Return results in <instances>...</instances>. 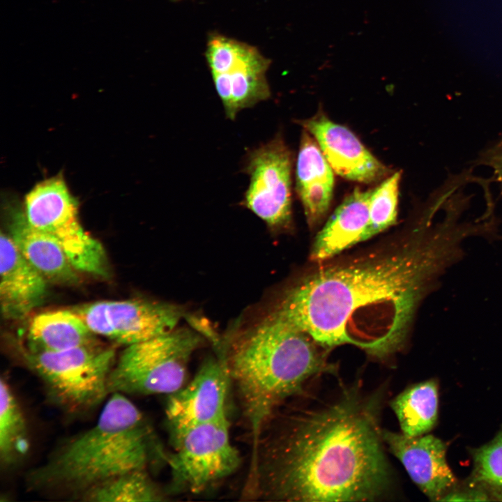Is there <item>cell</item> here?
I'll use <instances>...</instances> for the list:
<instances>
[{
    "label": "cell",
    "instance_id": "cell-1",
    "mask_svg": "<svg viewBox=\"0 0 502 502\" xmlns=\"http://www.w3.org/2000/svg\"><path fill=\"white\" fill-rule=\"evenodd\" d=\"M428 206L417 227L356 254L317 264L283 294L273 313L324 348L360 347L383 359L404 346L418 307L470 229Z\"/></svg>",
    "mask_w": 502,
    "mask_h": 502
},
{
    "label": "cell",
    "instance_id": "cell-2",
    "mask_svg": "<svg viewBox=\"0 0 502 502\" xmlns=\"http://www.w3.org/2000/svg\"><path fill=\"white\" fill-rule=\"evenodd\" d=\"M384 393L357 382L331 398L276 411L250 464L248 492L291 502L395 498L380 423Z\"/></svg>",
    "mask_w": 502,
    "mask_h": 502
},
{
    "label": "cell",
    "instance_id": "cell-3",
    "mask_svg": "<svg viewBox=\"0 0 502 502\" xmlns=\"http://www.w3.org/2000/svg\"><path fill=\"white\" fill-rule=\"evenodd\" d=\"M223 358L250 429L252 457L262 432L285 402L305 393L313 379L336 374L329 350L271 313L231 346Z\"/></svg>",
    "mask_w": 502,
    "mask_h": 502
},
{
    "label": "cell",
    "instance_id": "cell-4",
    "mask_svg": "<svg viewBox=\"0 0 502 502\" xmlns=\"http://www.w3.org/2000/svg\"><path fill=\"white\" fill-rule=\"evenodd\" d=\"M154 435L126 395H109L95 425L61 446L26 477L29 490L81 499L116 476L146 470L159 454Z\"/></svg>",
    "mask_w": 502,
    "mask_h": 502
},
{
    "label": "cell",
    "instance_id": "cell-5",
    "mask_svg": "<svg viewBox=\"0 0 502 502\" xmlns=\"http://www.w3.org/2000/svg\"><path fill=\"white\" fill-rule=\"evenodd\" d=\"M20 353L50 397L68 413L89 411L110 395L108 381L116 361L115 350L111 347L98 342L45 351L22 345Z\"/></svg>",
    "mask_w": 502,
    "mask_h": 502
},
{
    "label": "cell",
    "instance_id": "cell-6",
    "mask_svg": "<svg viewBox=\"0 0 502 502\" xmlns=\"http://www.w3.org/2000/svg\"><path fill=\"white\" fill-rule=\"evenodd\" d=\"M202 338L188 328L126 346L109 374V394L169 395L185 383L190 358Z\"/></svg>",
    "mask_w": 502,
    "mask_h": 502
},
{
    "label": "cell",
    "instance_id": "cell-7",
    "mask_svg": "<svg viewBox=\"0 0 502 502\" xmlns=\"http://www.w3.org/2000/svg\"><path fill=\"white\" fill-rule=\"evenodd\" d=\"M174 451L167 457L174 482L200 493L233 473L240 464L231 443L227 417L172 432Z\"/></svg>",
    "mask_w": 502,
    "mask_h": 502
},
{
    "label": "cell",
    "instance_id": "cell-8",
    "mask_svg": "<svg viewBox=\"0 0 502 502\" xmlns=\"http://www.w3.org/2000/svg\"><path fill=\"white\" fill-rule=\"evenodd\" d=\"M292 162L291 152L279 134L245 158L250 182L242 204L273 230L292 225Z\"/></svg>",
    "mask_w": 502,
    "mask_h": 502
},
{
    "label": "cell",
    "instance_id": "cell-9",
    "mask_svg": "<svg viewBox=\"0 0 502 502\" xmlns=\"http://www.w3.org/2000/svg\"><path fill=\"white\" fill-rule=\"evenodd\" d=\"M73 310L95 335L126 346L171 332L183 315L177 305L144 299L98 301Z\"/></svg>",
    "mask_w": 502,
    "mask_h": 502
},
{
    "label": "cell",
    "instance_id": "cell-10",
    "mask_svg": "<svg viewBox=\"0 0 502 502\" xmlns=\"http://www.w3.org/2000/svg\"><path fill=\"white\" fill-rule=\"evenodd\" d=\"M229 372L224 359H207L193 379L168 395L165 414L172 432L226 416Z\"/></svg>",
    "mask_w": 502,
    "mask_h": 502
},
{
    "label": "cell",
    "instance_id": "cell-11",
    "mask_svg": "<svg viewBox=\"0 0 502 502\" xmlns=\"http://www.w3.org/2000/svg\"><path fill=\"white\" fill-rule=\"evenodd\" d=\"M300 123L313 136L333 172L342 178L372 183L389 174L390 169L370 152L352 131L333 122L323 112Z\"/></svg>",
    "mask_w": 502,
    "mask_h": 502
},
{
    "label": "cell",
    "instance_id": "cell-12",
    "mask_svg": "<svg viewBox=\"0 0 502 502\" xmlns=\"http://www.w3.org/2000/svg\"><path fill=\"white\" fill-rule=\"evenodd\" d=\"M389 452L403 465L412 481L431 501H441L455 484L446 461V444L432 435L409 436L383 429Z\"/></svg>",
    "mask_w": 502,
    "mask_h": 502
},
{
    "label": "cell",
    "instance_id": "cell-13",
    "mask_svg": "<svg viewBox=\"0 0 502 502\" xmlns=\"http://www.w3.org/2000/svg\"><path fill=\"white\" fill-rule=\"evenodd\" d=\"M0 275L1 310L5 318L22 319L45 298L47 280L22 255L11 236L3 232Z\"/></svg>",
    "mask_w": 502,
    "mask_h": 502
},
{
    "label": "cell",
    "instance_id": "cell-14",
    "mask_svg": "<svg viewBox=\"0 0 502 502\" xmlns=\"http://www.w3.org/2000/svg\"><path fill=\"white\" fill-rule=\"evenodd\" d=\"M334 172L317 141L303 130L296 171V190L310 228L319 225L330 208Z\"/></svg>",
    "mask_w": 502,
    "mask_h": 502
},
{
    "label": "cell",
    "instance_id": "cell-15",
    "mask_svg": "<svg viewBox=\"0 0 502 502\" xmlns=\"http://www.w3.org/2000/svg\"><path fill=\"white\" fill-rule=\"evenodd\" d=\"M371 191L357 187L344 199L314 241L310 254L312 262L330 260L363 241L369 220Z\"/></svg>",
    "mask_w": 502,
    "mask_h": 502
},
{
    "label": "cell",
    "instance_id": "cell-16",
    "mask_svg": "<svg viewBox=\"0 0 502 502\" xmlns=\"http://www.w3.org/2000/svg\"><path fill=\"white\" fill-rule=\"evenodd\" d=\"M270 63L257 50L225 73L212 75L227 119L234 120L242 110L270 98L266 76Z\"/></svg>",
    "mask_w": 502,
    "mask_h": 502
},
{
    "label": "cell",
    "instance_id": "cell-17",
    "mask_svg": "<svg viewBox=\"0 0 502 502\" xmlns=\"http://www.w3.org/2000/svg\"><path fill=\"white\" fill-rule=\"evenodd\" d=\"M10 236L22 255L47 281L61 284L77 282L78 271L62 248L50 236L32 227L24 214L17 213L13 216Z\"/></svg>",
    "mask_w": 502,
    "mask_h": 502
},
{
    "label": "cell",
    "instance_id": "cell-18",
    "mask_svg": "<svg viewBox=\"0 0 502 502\" xmlns=\"http://www.w3.org/2000/svg\"><path fill=\"white\" fill-rule=\"evenodd\" d=\"M96 335L73 309L51 310L32 318L24 346L45 351L64 350L96 343Z\"/></svg>",
    "mask_w": 502,
    "mask_h": 502
},
{
    "label": "cell",
    "instance_id": "cell-19",
    "mask_svg": "<svg viewBox=\"0 0 502 502\" xmlns=\"http://www.w3.org/2000/svg\"><path fill=\"white\" fill-rule=\"evenodd\" d=\"M438 386L427 380L409 386L390 403L401 433L409 436L423 435L435 425L438 417Z\"/></svg>",
    "mask_w": 502,
    "mask_h": 502
},
{
    "label": "cell",
    "instance_id": "cell-20",
    "mask_svg": "<svg viewBox=\"0 0 502 502\" xmlns=\"http://www.w3.org/2000/svg\"><path fill=\"white\" fill-rule=\"evenodd\" d=\"M30 447L28 427L22 410L8 381L0 382V463L9 469L19 463Z\"/></svg>",
    "mask_w": 502,
    "mask_h": 502
},
{
    "label": "cell",
    "instance_id": "cell-21",
    "mask_svg": "<svg viewBox=\"0 0 502 502\" xmlns=\"http://www.w3.org/2000/svg\"><path fill=\"white\" fill-rule=\"evenodd\" d=\"M82 501L91 502H146L162 500V495L146 470H135L113 477L88 491Z\"/></svg>",
    "mask_w": 502,
    "mask_h": 502
},
{
    "label": "cell",
    "instance_id": "cell-22",
    "mask_svg": "<svg viewBox=\"0 0 502 502\" xmlns=\"http://www.w3.org/2000/svg\"><path fill=\"white\" fill-rule=\"evenodd\" d=\"M400 172L386 178L371 191L369 220L363 241L372 238L395 224L397 217Z\"/></svg>",
    "mask_w": 502,
    "mask_h": 502
},
{
    "label": "cell",
    "instance_id": "cell-23",
    "mask_svg": "<svg viewBox=\"0 0 502 502\" xmlns=\"http://www.w3.org/2000/svg\"><path fill=\"white\" fill-rule=\"evenodd\" d=\"M257 48L221 35L212 36L206 48L211 74H221L252 55Z\"/></svg>",
    "mask_w": 502,
    "mask_h": 502
},
{
    "label": "cell",
    "instance_id": "cell-24",
    "mask_svg": "<svg viewBox=\"0 0 502 502\" xmlns=\"http://www.w3.org/2000/svg\"><path fill=\"white\" fill-rule=\"evenodd\" d=\"M476 477L502 492V431L474 453Z\"/></svg>",
    "mask_w": 502,
    "mask_h": 502
},
{
    "label": "cell",
    "instance_id": "cell-25",
    "mask_svg": "<svg viewBox=\"0 0 502 502\" xmlns=\"http://www.w3.org/2000/svg\"><path fill=\"white\" fill-rule=\"evenodd\" d=\"M478 162L492 168L502 191V135L482 152Z\"/></svg>",
    "mask_w": 502,
    "mask_h": 502
}]
</instances>
